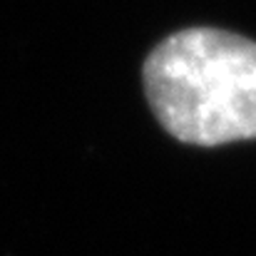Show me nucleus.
<instances>
[{
	"instance_id": "f257e3e1",
	"label": "nucleus",
	"mask_w": 256,
	"mask_h": 256,
	"mask_svg": "<svg viewBox=\"0 0 256 256\" xmlns=\"http://www.w3.org/2000/svg\"><path fill=\"white\" fill-rule=\"evenodd\" d=\"M147 102L174 140L219 147L256 140V42L219 28L164 38L142 65Z\"/></svg>"
}]
</instances>
